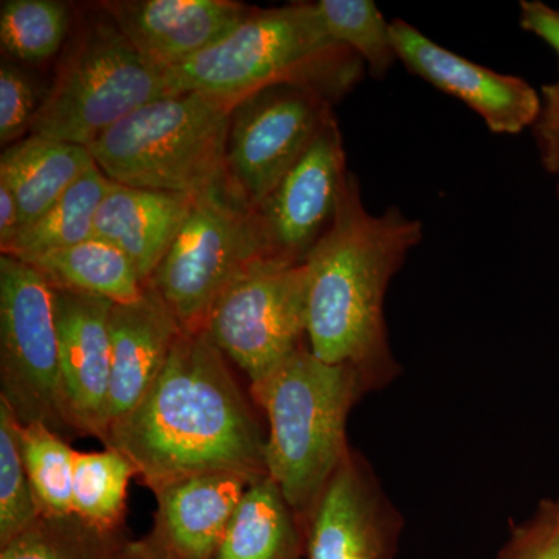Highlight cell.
Returning a JSON list of instances; mask_svg holds the SVG:
<instances>
[{"mask_svg":"<svg viewBox=\"0 0 559 559\" xmlns=\"http://www.w3.org/2000/svg\"><path fill=\"white\" fill-rule=\"evenodd\" d=\"M39 97L31 79L10 64L0 68V142L13 145L32 131Z\"/></svg>","mask_w":559,"mask_h":559,"instance_id":"f1b7e54d","label":"cell"},{"mask_svg":"<svg viewBox=\"0 0 559 559\" xmlns=\"http://www.w3.org/2000/svg\"><path fill=\"white\" fill-rule=\"evenodd\" d=\"M362 60L330 38L314 3L250 11L230 35L168 70L171 94L200 92L238 103L253 92L297 84L341 97L358 81Z\"/></svg>","mask_w":559,"mask_h":559,"instance_id":"277c9868","label":"cell"},{"mask_svg":"<svg viewBox=\"0 0 559 559\" xmlns=\"http://www.w3.org/2000/svg\"><path fill=\"white\" fill-rule=\"evenodd\" d=\"M0 400L22 425L68 436L60 411V337L55 289L16 257H0Z\"/></svg>","mask_w":559,"mask_h":559,"instance_id":"9c48e42d","label":"cell"},{"mask_svg":"<svg viewBox=\"0 0 559 559\" xmlns=\"http://www.w3.org/2000/svg\"><path fill=\"white\" fill-rule=\"evenodd\" d=\"M421 240V224L399 209L373 215L348 176L333 223L308 255V347L323 362L359 374L367 393L401 367L384 320L390 280Z\"/></svg>","mask_w":559,"mask_h":559,"instance_id":"7a4b0ae2","label":"cell"},{"mask_svg":"<svg viewBox=\"0 0 559 559\" xmlns=\"http://www.w3.org/2000/svg\"><path fill=\"white\" fill-rule=\"evenodd\" d=\"M348 176L340 127L331 117L255 209L267 255L305 263L333 223Z\"/></svg>","mask_w":559,"mask_h":559,"instance_id":"8fae6325","label":"cell"},{"mask_svg":"<svg viewBox=\"0 0 559 559\" xmlns=\"http://www.w3.org/2000/svg\"><path fill=\"white\" fill-rule=\"evenodd\" d=\"M396 58L412 72L465 103L498 134H520L535 124L540 95L527 81L502 75L430 40L404 21L390 22Z\"/></svg>","mask_w":559,"mask_h":559,"instance_id":"5bb4252c","label":"cell"},{"mask_svg":"<svg viewBox=\"0 0 559 559\" xmlns=\"http://www.w3.org/2000/svg\"><path fill=\"white\" fill-rule=\"evenodd\" d=\"M267 255L255 209L224 182L194 200L189 218L146 285L186 331L204 330L216 301L253 261Z\"/></svg>","mask_w":559,"mask_h":559,"instance_id":"52a82bcc","label":"cell"},{"mask_svg":"<svg viewBox=\"0 0 559 559\" xmlns=\"http://www.w3.org/2000/svg\"><path fill=\"white\" fill-rule=\"evenodd\" d=\"M403 518L355 448L304 524L305 559H393Z\"/></svg>","mask_w":559,"mask_h":559,"instance_id":"7c38bea8","label":"cell"},{"mask_svg":"<svg viewBox=\"0 0 559 559\" xmlns=\"http://www.w3.org/2000/svg\"><path fill=\"white\" fill-rule=\"evenodd\" d=\"M249 390L267 419V477L304 525L352 450L348 415L366 385L305 345Z\"/></svg>","mask_w":559,"mask_h":559,"instance_id":"3957f363","label":"cell"},{"mask_svg":"<svg viewBox=\"0 0 559 559\" xmlns=\"http://www.w3.org/2000/svg\"><path fill=\"white\" fill-rule=\"evenodd\" d=\"M70 11L58 0H3L0 43L14 60L40 64L51 60L68 38Z\"/></svg>","mask_w":559,"mask_h":559,"instance_id":"cb8c5ba5","label":"cell"},{"mask_svg":"<svg viewBox=\"0 0 559 559\" xmlns=\"http://www.w3.org/2000/svg\"><path fill=\"white\" fill-rule=\"evenodd\" d=\"M112 180L95 165L38 219L25 226L3 255L25 260L94 237L95 216Z\"/></svg>","mask_w":559,"mask_h":559,"instance_id":"7402d4cb","label":"cell"},{"mask_svg":"<svg viewBox=\"0 0 559 559\" xmlns=\"http://www.w3.org/2000/svg\"><path fill=\"white\" fill-rule=\"evenodd\" d=\"M557 503H558V507H559V498H558V500H557Z\"/></svg>","mask_w":559,"mask_h":559,"instance_id":"e575fe53","label":"cell"},{"mask_svg":"<svg viewBox=\"0 0 559 559\" xmlns=\"http://www.w3.org/2000/svg\"><path fill=\"white\" fill-rule=\"evenodd\" d=\"M252 481L240 474L207 473L153 492L151 549L159 559H212Z\"/></svg>","mask_w":559,"mask_h":559,"instance_id":"2e32d148","label":"cell"},{"mask_svg":"<svg viewBox=\"0 0 559 559\" xmlns=\"http://www.w3.org/2000/svg\"><path fill=\"white\" fill-rule=\"evenodd\" d=\"M112 308L102 297L55 289L60 411L68 436L105 441L108 433Z\"/></svg>","mask_w":559,"mask_h":559,"instance_id":"4fadbf2b","label":"cell"},{"mask_svg":"<svg viewBox=\"0 0 559 559\" xmlns=\"http://www.w3.org/2000/svg\"><path fill=\"white\" fill-rule=\"evenodd\" d=\"M22 261L38 270L55 289L102 297L112 304L138 300L145 290L127 253L97 237Z\"/></svg>","mask_w":559,"mask_h":559,"instance_id":"44dd1931","label":"cell"},{"mask_svg":"<svg viewBox=\"0 0 559 559\" xmlns=\"http://www.w3.org/2000/svg\"><path fill=\"white\" fill-rule=\"evenodd\" d=\"M98 10L143 57L171 69L226 38L253 9L234 0H110Z\"/></svg>","mask_w":559,"mask_h":559,"instance_id":"9a60e30c","label":"cell"},{"mask_svg":"<svg viewBox=\"0 0 559 559\" xmlns=\"http://www.w3.org/2000/svg\"><path fill=\"white\" fill-rule=\"evenodd\" d=\"M123 535L102 532L75 514H40L35 524L0 546V559H106Z\"/></svg>","mask_w":559,"mask_h":559,"instance_id":"484cf974","label":"cell"},{"mask_svg":"<svg viewBox=\"0 0 559 559\" xmlns=\"http://www.w3.org/2000/svg\"><path fill=\"white\" fill-rule=\"evenodd\" d=\"M138 469L121 452L76 451L73 471L72 513L105 533H124L130 481Z\"/></svg>","mask_w":559,"mask_h":559,"instance_id":"603a6c76","label":"cell"},{"mask_svg":"<svg viewBox=\"0 0 559 559\" xmlns=\"http://www.w3.org/2000/svg\"><path fill=\"white\" fill-rule=\"evenodd\" d=\"M106 559H159L151 549L148 540L131 539L127 535L117 540Z\"/></svg>","mask_w":559,"mask_h":559,"instance_id":"836d02e7","label":"cell"},{"mask_svg":"<svg viewBox=\"0 0 559 559\" xmlns=\"http://www.w3.org/2000/svg\"><path fill=\"white\" fill-rule=\"evenodd\" d=\"M521 27L549 44L559 57V11L539 0H522Z\"/></svg>","mask_w":559,"mask_h":559,"instance_id":"1f68e13d","label":"cell"},{"mask_svg":"<svg viewBox=\"0 0 559 559\" xmlns=\"http://www.w3.org/2000/svg\"><path fill=\"white\" fill-rule=\"evenodd\" d=\"M496 559H559V507L546 502L538 513L514 528Z\"/></svg>","mask_w":559,"mask_h":559,"instance_id":"f546056e","label":"cell"},{"mask_svg":"<svg viewBox=\"0 0 559 559\" xmlns=\"http://www.w3.org/2000/svg\"><path fill=\"white\" fill-rule=\"evenodd\" d=\"M22 459L43 516L72 513L76 451L43 423L22 425Z\"/></svg>","mask_w":559,"mask_h":559,"instance_id":"d4e9b609","label":"cell"},{"mask_svg":"<svg viewBox=\"0 0 559 559\" xmlns=\"http://www.w3.org/2000/svg\"><path fill=\"white\" fill-rule=\"evenodd\" d=\"M235 105L200 92L167 95L124 117L87 150L112 182L198 198L226 182Z\"/></svg>","mask_w":559,"mask_h":559,"instance_id":"5b68a950","label":"cell"},{"mask_svg":"<svg viewBox=\"0 0 559 559\" xmlns=\"http://www.w3.org/2000/svg\"><path fill=\"white\" fill-rule=\"evenodd\" d=\"M314 5L330 38L366 61L373 75H384L399 60L390 22L371 0H319Z\"/></svg>","mask_w":559,"mask_h":559,"instance_id":"4316f807","label":"cell"},{"mask_svg":"<svg viewBox=\"0 0 559 559\" xmlns=\"http://www.w3.org/2000/svg\"><path fill=\"white\" fill-rule=\"evenodd\" d=\"M167 95L168 70L143 57L105 14L66 51L31 134L87 148L124 117Z\"/></svg>","mask_w":559,"mask_h":559,"instance_id":"8992f818","label":"cell"},{"mask_svg":"<svg viewBox=\"0 0 559 559\" xmlns=\"http://www.w3.org/2000/svg\"><path fill=\"white\" fill-rule=\"evenodd\" d=\"M331 117L325 95L297 84H278L242 98L231 109L227 134L229 189L249 207H259Z\"/></svg>","mask_w":559,"mask_h":559,"instance_id":"30bf717a","label":"cell"},{"mask_svg":"<svg viewBox=\"0 0 559 559\" xmlns=\"http://www.w3.org/2000/svg\"><path fill=\"white\" fill-rule=\"evenodd\" d=\"M95 165L86 146L44 135L31 134L7 146L0 157V182L16 198L22 229L43 216Z\"/></svg>","mask_w":559,"mask_h":559,"instance_id":"d6986e66","label":"cell"},{"mask_svg":"<svg viewBox=\"0 0 559 559\" xmlns=\"http://www.w3.org/2000/svg\"><path fill=\"white\" fill-rule=\"evenodd\" d=\"M205 330L249 388L308 345L307 264L261 257L224 290Z\"/></svg>","mask_w":559,"mask_h":559,"instance_id":"ba28073f","label":"cell"},{"mask_svg":"<svg viewBox=\"0 0 559 559\" xmlns=\"http://www.w3.org/2000/svg\"><path fill=\"white\" fill-rule=\"evenodd\" d=\"M266 447L267 430L205 329L183 330L153 388L105 440L153 492L198 474L263 479Z\"/></svg>","mask_w":559,"mask_h":559,"instance_id":"6da1fadb","label":"cell"},{"mask_svg":"<svg viewBox=\"0 0 559 559\" xmlns=\"http://www.w3.org/2000/svg\"><path fill=\"white\" fill-rule=\"evenodd\" d=\"M182 333L175 312L153 286L145 285L138 300L114 304L108 430L134 411L153 388Z\"/></svg>","mask_w":559,"mask_h":559,"instance_id":"e0dca14e","label":"cell"},{"mask_svg":"<svg viewBox=\"0 0 559 559\" xmlns=\"http://www.w3.org/2000/svg\"><path fill=\"white\" fill-rule=\"evenodd\" d=\"M535 130L544 167L559 178V76L543 87Z\"/></svg>","mask_w":559,"mask_h":559,"instance_id":"4dcf8cb0","label":"cell"},{"mask_svg":"<svg viewBox=\"0 0 559 559\" xmlns=\"http://www.w3.org/2000/svg\"><path fill=\"white\" fill-rule=\"evenodd\" d=\"M22 230V216L16 198L0 182V249H7Z\"/></svg>","mask_w":559,"mask_h":559,"instance_id":"d6a6232c","label":"cell"},{"mask_svg":"<svg viewBox=\"0 0 559 559\" xmlns=\"http://www.w3.org/2000/svg\"><path fill=\"white\" fill-rule=\"evenodd\" d=\"M22 423L0 400V546L40 518L21 448Z\"/></svg>","mask_w":559,"mask_h":559,"instance_id":"83f0119b","label":"cell"},{"mask_svg":"<svg viewBox=\"0 0 559 559\" xmlns=\"http://www.w3.org/2000/svg\"><path fill=\"white\" fill-rule=\"evenodd\" d=\"M212 559H305L304 525L270 477L250 484Z\"/></svg>","mask_w":559,"mask_h":559,"instance_id":"ffe728a7","label":"cell"},{"mask_svg":"<svg viewBox=\"0 0 559 559\" xmlns=\"http://www.w3.org/2000/svg\"><path fill=\"white\" fill-rule=\"evenodd\" d=\"M194 200L112 182L95 216L94 237L127 253L146 285L189 218Z\"/></svg>","mask_w":559,"mask_h":559,"instance_id":"ac0fdd59","label":"cell"}]
</instances>
